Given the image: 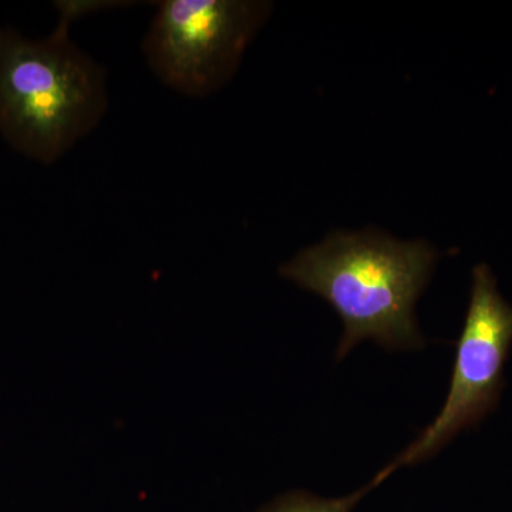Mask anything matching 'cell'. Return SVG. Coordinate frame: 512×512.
Masks as SVG:
<instances>
[{
  "label": "cell",
  "mask_w": 512,
  "mask_h": 512,
  "mask_svg": "<svg viewBox=\"0 0 512 512\" xmlns=\"http://www.w3.org/2000/svg\"><path fill=\"white\" fill-rule=\"evenodd\" d=\"M52 35L30 39L0 28V134L23 156L52 164L107 110L106 72L69 36L76 15L56 3Z\"/></svg>",
  "instance_id": "cell-2"
},
{
  "label": "cell",
  "mask_w": 512,
  "mask_h": 512,
  "mask_svg": "<svg viewBox=\"0 0 512 512\" xmlns=\"http://www.w3.org/2000/svg\"><path fill=\"white\" fill-rule=\"evenodd\" d=\"M511 345L512 306L498 291L493 269L478 264L471 276L470 303L446 402L419 439L394 460L397 466L433 457L461 431L473 429L493 412L503 392Z\"/></svg>",
  "instance_id": "cell-4"
},
{
  "label": "cell",
  "mask_w": 512,
  "mask_h": 512,
  "mask_svg": "<svg viewBox=\"0 0 512 512\" xmlns=\"http://www.w3.org/2000/svg\"><path fill=\"white\" fill-rule=\"evenodd\" d=\"M439 252L429 242L399 241L383 232H333L302 249L279 274L322 296L343 322L336 359L363 340L389 350L424 346L416 303L429 284Z\"/></svg>",
  "instance_id": "cell-1"
},
{
  "label": "cell",
  "mask_w": 512,
  "mask_h": 512,
  "mask_svg": "<svg viewBox=\"0 0 512 512\" xmlns=\"http://www.w3.org/2000/svg\"><path fill=\"white\" fill-rule=\"evenodd\" d=\"M396 461L383 468L372 480L355 493L339 498H323L318 495L306 493V491H292V493L276 498L271 504L266 505L259 512H352L356 505L372 493L376 487L390 477L396 471Z\"/></svg>",
  "instance_id": "cell-5"
},
{
  "label": "cell",
  "mask_w": 512,
  "mask_h": 512,
  "mask_svg": "<svg viewBox=\"0 0 512 512\" xmlns=\"http://www.w3.org/2000/svg\"><path fill=\"white\" fill-rule=\"evenodd\" d=\"M271 9L252 0L160 2L144 39L148 66L185 96H210L234 77Z\"/></svg>",
  "instance_id": "cell-3"
}]
</instances>
